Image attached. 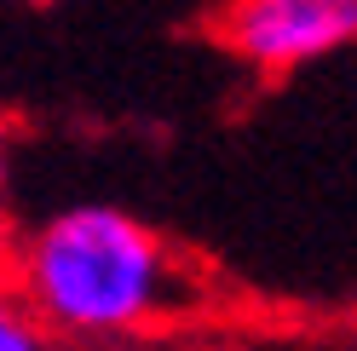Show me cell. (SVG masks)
I'll list each match as a JSON object with an SVG mask.
<instances>
[{
  "instance_id": "obj_1",
  "label": "cell",
  "mask_w": 357,
  "mask_h": 351,
  "mask_svg": "<svg viewBox=\"0 0 357 351\" xmlns=\"http://www.w3.org/2000/svg\"><path fill=\"white\" fill-rule=\"evenodd\" d=\"M29 311L75 340L132 334L173 305H185V282L167 242L121 208H70L52 213L29 236L17 265Z\"/></svg>"
},
{
  "instance_id": "obj_2",
  "label": "cell",
  "mask_w": 357,
  "mask_h": 351,
  "mask_svg": "<svg viewBox=\"0 0 357 351\" xmlns=\"http://www.w3.org/2000/svg\"><path fill=\"white\" fill-rule=\"evenodd\" d=\"M225 47L265 75L300 70L357 40V0H231L219 17Z\"/></svg>"
},
{
  "instance_id": "obj_3",
  "label": "cell",
  "mask_w": 357,
  "mask_h": 351,
  "mask_svg": "<svg viewBox=\"0 0 357 351\" xmlns=\"http://www.w3.org/2000/svg\"><path fill=\"white\" fill-rule=\"evenodd\" d=\"M47 345V322L29 311L17 288H0V351H40Z\"/></svg>"
},
{
  "instance_id": "obj_4",
  "label": "cell",
  "mask_w": 357,
  "mask_h": 351,
  "mask_svg": "<svg viewBox=\"0 0 357 351\" xmlns=\"http://www.w3.org/2000/svg\"><path fill=\"white\" fill-rule=\"evenodd\" d=\"M0 173H6V127H0Z\"/></svg>"
},
{
  "instance_id": "obj_5",
  "label": "cell",
  "mask_w": 357,
  "mask_h": 351,
  "mask_svg": "<svg viewBox=\"0 0 357 351\" xmlns=\"http://www.w3.org/2000/svg\"><path fill=\"white\" fill-rule=\"evenodd\" d=\"M17 6H52V0H17Z\"/></svg>"
}]
</instances>
